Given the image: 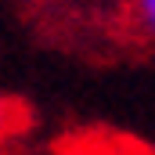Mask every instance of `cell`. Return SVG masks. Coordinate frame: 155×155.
Segmentation results:
<instances>
[{"label": "cell", "instance_id": "cell-1", "mask_svg": "<svg viewBox=\"0 0 155 155\" xmlns=\"http://www.w3.org/2000/svg\"><path fill=\"white\" fill-rule=\"evenodd\" d=\"M123 22L130 36L155 43V0H123Z\"/></svg>", "mask_w": 155, "mask_h": 155}, {"label": "cell", "instance_id": "cell-2", "mask_svg": "<svg viewBox=\"0 0 155 155\" xmlns=\"http://www.w3.org/2000/svg\"><path fill=\"white\" fill-rule=\"evenodd\" d=\"M25 126H29V108L18 97H11V94L0 90V148H7Z\"/></svg>", "mask_w": 155, "mask_h": 155}]
</instances>
